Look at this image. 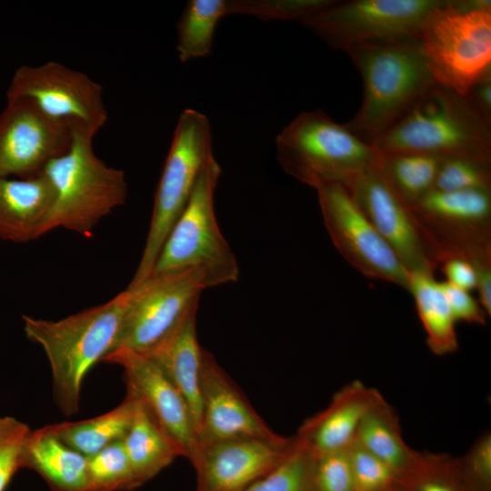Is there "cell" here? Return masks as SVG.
Returning a JSON list of instances; mask_svg holds the SVG:
<instances>
[{
  "label": "cell",
  "mask_w": 491,
  "mask_h": 491,
  "mask_svg": "<svg viewBox=\"0 0 491 491\" xmlns=\"http://www.w3.org/2000/svg\"><path fill=\"white\" fill-rule=\"evenodd\" d=\"M130 291L59 320L23 316L26 337L39 345L49 362L55 400L66 416L78 412L83 382L109 354L117 339Z\"/></svg>",
  "instance_id": "obj_1"
},
{
  "label": "cell",
  "mask_w": 491,
  "mask_h": 491,
  "mask_svg": "<svg viewBox=\"0 0 491 491\" xmlns=\"http://www.w3.org/2000/svg\"><path fill=\"white\" fill-rule=\"evenodd\" d=\"M95 135L85 126H74L69 149L51 160L43 170L54 191L43 235L63 228L92 237L98 223L125 204L128 195L125 175L95 155L93 146Z\"/></svg>",
  "instance_id": "obj_2"
},
{
  "label": "cell",
  "mask_w": 491,
  "mask_h": 491,
  "mask_svg": "<svg viewBox=\"0 0 491 491\" xmlns=\"http://www.w3.org/2000/svg\"><path fill=\"white\" fill-rule=\"evenodd\" d=\"M372 145L379 153L466 155L491 162V120L466 95L436 83Z\"/></svg>",
  "instance_id": "obj_3"
},
{
  "label": "cell",
  "mask_w": 491,
  "mask_h": 491,
  "mask_svg": "<svg viewBox=\"0 0 491 491\" xmlns=\"http://www.w3.org/2000/svg\"><path fill=\"white\" fill-rule=\"evenodd\" d=\"M346 54L360 72L363 100L345 125L372 145L436 82L417 40L362 46Z\"/></svg>",
  "instance_id": "obj_4"
},
{
  "label": "cell",
  "mask_w": 491,
  "mask_h": 491,
  "mask_svg": "<svg viewBox=\"0 0 491 491\" xmlns=\"http://www.w3.org/2000/svg\"><path fill=\"white\" fill-rule=\"evenodd\" d=\"M276 149L282 169L315 189L332 183L346 185L376 167L380 156L372 145L322 110L295 117L277 135Z\"/></svg>",
  "instance_id": "obj_5"
},
{
  "label": "cell",
  "mask_w": 491,
  "mask_h": 491,
  "mask_svg": "<svg viewBox=\"0 0 491 491\" xmlns=\"http://www.w3.org/2000/svg\"><path fill=\"white\" fill-rule=\"evenodd\" d=\"M417 42L435 82L466 95L491 69V1L444 0L425 19Z\"/></svg>",
  "instance_id": "obj_6"
},
{
  "label": "cell",
  "mask_w": 491,
  "mask_h": 491,
  "mask_svg": "<svg viewBox=\"0 0 491 491\" xmlns=\"http://www.w3.org/2000/svg\"><path fill=\"white\" fill-rule=\"evenodd\" d=\"M220 175V165L213 155L170 230L151 275L195 269L203 275L206 288L237 281L238 263L215 213L214 196Z\"/></svg>",
  "instance_id": "obj_7"
},
{
  "label": "cell",
  "mask_w": 491,
  "mask_h": 491,
  "mask_svg": "<svg viewBox=\"0 0 491 491\" xmlns=\"http://www.w3.org/2000/svg\"><path fill=\"white\" fill-rule=\"evenodd\" d=\"M213 155L208 118L195 109L184 110L157 185L142 256L129 286L151 275L170 230L188 203L203 167Z\"/></svg>",
  "instance_id": "obj_8"
},
{
  "label": "cell",
  "mask_w": 491,
  "mask_h": 491,
  "mask_svg": "<svg viewBox=\"0 0 491 491\" xmlns=\"http://www.w3.org/2000/svg\"><path fill=\"white\" fill-rule=\"evenodd\" d=\"M444 0L334 1L298 22L330 47L349 50L417 40L426 16Z\"/></svg>",
  "instance_id": "obj_9"
},
{
  "label": "cell",
  "mask_w": 491,
  "mask_h": 491,
  "mask_svg": "<svg viewBox=\"0 0 491 491\" xmlns=\"http://www.w3.org/2000/svg\"><path fill=\"white\" fill-rule=\"evenodd\" d=\"M410 208L438 266L456 256L491 275V190H433Z\"/></svg>",
  "instance_id": "obj_10"
},
{
  "label": "cell",
  "mask_w": 491,
  "mask_h": 491,
  "mask_svg": "<svg viewBox=\"0 0 491 491\" xmlns=\"http://www.w3.org/2000/svg\"><path fill=\"white\" fill-rule=\"evenodd\" d=\"M127 288L130 297L112 351L148 350L198 304L201 292L206 286L198 270L188 269L151 275Z\"/></svg>",
  "instance_id": "obj_11"
},
{
  "label": "cell",
  "mask_w": 491,
  "mask_h": 491,
  "mask_svg": "<svg viewBox=\"0 0 491 491\" xmlns=\"http://www.w3.org/2000/svg\"><path fill=\"white\" fill-rule=\"evenodd\" d=\"M7 99H25L52 119L97 132L108 119L101 85L58 62L22 65L14 73Z\"/></svg>",
  "instance_id": "obj_12"
},
{
  "label": "cell",
  "mask_w": 491,
  "mask_h": 491,
  "mask_svg": "<svg viewBox=\"0 0 491 491\" xmlns=\"http://www.w3.org/2000/svg\"><path fill=\"white\" fill-rule=\"evenodd\" d=\"M326 231L340 255L368 278L407 291L408 273L364 215L348 188L332 183L316 189Z\"/></svg>",
  "instance_id": "obj_13"
},
{
  "label": "cell",
  "mask_w": 491,
  "mask_h": 491,
  "mask_svg": "<svg viewBox=\"0 0 491 491\" xmlns=\"http://www.w3.org/2000/svg\"><path fill=\"white\" fill-rule=\"evenodd\" d=\"M74 125L50 118L31 102L7 99L0 113V177L30 178L65 154Z\"/></svg>",
  "instance_id": "obj_14"
},
{
  "label": "cell",
  "mask_w": 491,
  "mask_h": 491,
  "mask_svg": "<svg viewBox=\"0 0 491 491\" xmlns=\"http://www.w3.org/2000/svg\"><path fill=\"white\" fill-rule=\"evenodd\" d=\"M346 186L408 274L435 275L438 262L434 249L411 208L389 187L378 165Z\"/></svg>",
  "instance_id": "obj_15"
},
{
  "label": "cell",
  "mask_w": 491,
  "mask_h": 491,
  "mask_svg": "<svg viewBox=\"0 0 491 491\" xmlns=\"http://www.w3.org/2000/svg\"><path fill=\"white\" fill-rule=\"evenodd\" d=\"M296 436L236 438L199 446L191 463L195 491H244L277 466L290 453Z\"/></svg>",
  "instance_id": "obj_16"
},
{
  "label": "cell",
  "mask_w": 491,
  "mask_h": 491,
  "mask_svg": "<svg viewBox=\"0 0 491 491\" xmlns=\"http://www.w3.org/2000/svg\"><path fill=\"white\" fill-rule=\"evenodd\" d=\"M101 362L122 367L126 394L136 398L172 438L182 457L192 463L198 451V439L191 412L175 386L146 355L130 349H116Z\"/></svg>",
  "instance_id": "obj_17"
},
{
  "label": "cell",
  "mask_w": 491,
  "mask_h": 491,
  "mask_svg": "<svg viewBox=\"0 0 491 491\" xmlns=\"http://www.w3.org/2000/svg\"><path fill=\"white\" fill-rule=\"evenodd\" d=\"M199 391V446L228 439L279 436L265 423L212 354L204 348Z\"/></svg>",
  "instance_id": "obj_18"
},
{
  "label": "cell",
  "mask_w": 491,
  "mask_h": 491,
  "mask_svg": "<svg viewBox=\"0 0 491 491\" xmlns=\"http://www.w3.org/2000/svg\"><path fill=\"white\" fill-rule=\"evenodd\" d=\"M383 398L378 390L355 380L337 391L327 407L304 421L296 435L315 456L345 449L366 414Z\"/></svg>",
  "instance_id": "obj_19"
},
{
  "label": "cell",
  "mask_w": 491,
  "mask_h": 491,
  "mask_svg": "<svg viewBox=\"0 0 491 491\" xmlns=\"http://www.w3.org/2000/svg\"><path fill=\"white\" fill-rule=\"evenodd\" d=\"M198 304L160 341L144 353L162 370L185 399L196 434L200 417L199 376L203 348L196 336Z\"/></svg>",
  "instance_id": "obj_20"
},
{
  "label": "cell",
  "mask_w": 491,
  "mask_h": 491,
  "mask_svg": "<svg viewBox=\"0 0 491 491\" xmlns=\"http://www.w3.org/2000/svg\"><path fill=\"white\" fill-rule=\"evenodd\" d=\"M53 200L43 172L30 178L0 177V239L21 244L43 236Z\"/></svg>",
  "instance_id": "obj_21"
},
{
  "label": "cell",
  "mask_w": 491,
  "mask_h": 491,
  "mask_svg": "<svg viewBox=\"0 0 491 491\" xmlns=\"http://www.w3.org/2000/svg\"><path fill=\"white\" fill-rule=\"evenodd\" d=\"M21 467L35 470L54 491L88 490L87 456L64 443L49 426L29 432Z\"/></svg>",
  "instance_id": "obj_22"
},
{
  "label": "cell",
  "mask_w": 491,
  "mask_h": 491,
  "mask_svg": "<svg viewBox=\"0 0 491 491\" xmlns=\"http://www.w3.org/2000/svg\"><path fill=\"white\" fill-rule=\"evenodd\" d=\"M123 445L138 486L182 456L176 444L139 401Z\"/></svg>",
  "instance_id": "obj_23"
},
{
  "label": "cell",
  "mask_w": 491,
  "mask_h": 491,
  "mask_svg": "<svg viewBox=\"0 0 491 491\" xmlns=\"http://www.w3.org/2000/svg\"><path fill=\"white\" fill-rule=\"evenodd\" d=\"M407 291L413 296L430 351L436 356L456 352L458 349L456 322L435 275L408 274Z\"/></svg>",
  "instance_id": "obj_24"
},
{
  "label": "cell",
  "mask_w": 491,
  "mask_h": 491,
  "mask_svg": "<svg viewBox=\"0 0 491 491\" xmlns=\"http://www.w3.org/2000/svg\"><path fill=\"white\" fill-rule=\"evenodd\" d=\"M355 439L388 466L396 478L413 466L419 452L406 445L399 417L385 398L366 414Z\"/></svg>",
  "instance_id": "obj_25"
},
{
  "label": "cell",
  "mask_w": 491,
  "mask_h": 491,
  "mask_svg": "<svg viewBox=\"0 0 491 491\" xmlns=\"http://www.w3.org/2000/svg\"><path fill=\"white\" fill-rule=\"evenodd\" d=\"M138 401L126 394L114 409L82 421L49 425L50 429L67 446L85 456L124 438L135 417Z\"/></svg>",
  "instance_id": "obj_26"
},
{
  "label": "cell",
  "mask_w": 491,
  "mask_h": 491,
  "mask_svg": "<svg viewBox=\"0 0 491 491\" xmlns=\"http://www.w3.org/2000/svg\"><path fill=\"white\" fill-rule=\"evenodd\" d=\"M379 154L378 168L382 176L409 207L435 189L442 156L406 151Z\"/></svg>",
  "instance_id": "obj_27"
},
{
  "label": "cell",
  "mask_w": 491,
  "mask_h": 491,
  "mask_svg": "<svg viewBox=\"0 0 491 491\" xmlns=\"http://www.w3.org/2000/svg\"><path fill=\"white\" fill-rule=\"evenodd\" d=\"M229 15L232 0H189L177 23L179 60L185 63L210 55L216 25Z\"/></svg>",
  "instance_id": "obj_28"
},
{
  "label": "cell",
  "mask_w": 491,
  "mask_h": 491,
  "mask_svg": "<svg viewBox=\"0 0 491 491\" xmlns=\"http://www.w3.org/2000/svg\"><path fill=\"white\" fill-rule=\"evenodd\" d=\"M394 491H469L457 476L453 456L418 452L413 466L398 476Z\"/></svg>",
  "instance_id": "obj_29"
},
{
  "label": "cell",
  "mask_w": 491,
  "mask_h": 491,
  "mask_svg": "<svg viewBox=\"0 0 491 491\" xmlns=\"http://www.w3.org/2000/svg\"><path fill=\"white\" fill-rule=\"evenodd\" d=\"M295 436V445L286 458L244 491H316L315 455L296 434Z\"/></svg>",
  "instance_id": "obj_30"
},
{
  "label": "cell",
  "mask_w": 491,
  "mask_h": 491,
  "mask_svg": "<svg viewBox=\"0 0 491 491\" xmlns=\"http://www.w3.org/2000/svg\"><path fill=\"white\" fill-rule=\"evenodd\" d=\"M87 491L129 490L138 486L123 439L87 457Z\"/></svg>",
  "instance_id": "obj_31"
},
{
  "label": "cell",
  "mask_w": 491,
  "mask_h": 491,
  "mask_svg": "<svg viewBox=\"0 0 491 491\" xmlns=\"http://www.w3.org/2000/svg\"><path fill=\"white\" fill-rule=\"evenodd\" d=\"M434 190H491V162L466 155L444 156Z\"/></svg>",
  "instance_id": "obj_32"
},
{
  "label": "cell",
  "mask_w": 491,
  "mask_h": 491,
  "mask_svg": "<svg viewBox=\"0 0 491 491\" xmlns=\"http://www.w3.org/2000/svg\"><path fill=\"white\" fill-rule=\"evenodd\" d=\"M453 464L469 491H491L490 431H483L466 454L453 457Z\"/></svg>",
  "instance_id": "obj_33"
},
{
  "label": "cell",
  "mask_w": 491,
  "mask_h": 491,
  "mask_svg": "<svg viewBox=\"0 0 491 491\" xmlns=\"http://www.w3.org/2000/svg\"><path fill=\"white\" fill-rule=\"evenodd\" d=\"M346 449L357 491H386L394 488L396 476L383 461L356 439Z\"/></svg>",
  "instance_id": "obj_34"
},
{
  "label": "cell",
  "mask_w": 491,
  "mask_h": 491,
  "mask_svg": "<svg viewBox=\"0 0 491 491\" xmlns=\"http://www.w3.org/2000/svg\"><path fill=\"white\" fill-rule=\"evenodd\" d=\"M346 448L315 456L316 491H357Z\"/></svg>",
  "instance_id": "obj_35"
},
{
  "label": "cell",
  "mask_w": 491,
  "mask_h": 491,
  "mask_svg": "<svg viewBox=\"0 0 491 491\" xmlns=\"http://www.w3.org/2000/svg\"><path fill=\"white\" fill-rule=\"evenodd\" d=\"M30 431L25 423L0 415V491H5L21 468V451Z\"/></svg>",
  "instance_id": "obj_36"
},
{
  "label": "cell",
  "mask_w": 491,
  "mask_h": 491,
  "mask_svg": "<svg viewBox=\"0 0 491 491\" xmlns=\"http://www.w3.org/2000/svg\"><path fill=\"white\" fill-rule=\"evenodd\" d=\"M330 0H241L240 14L264 20H296L327 5Z\"/></svg>",
  "instance_id": "obj_37"
},
{
  "label": "cell",
  "mask_w": 491,
  "mask_h": 491,
  "mask_svg": "<svg viewBox=\"0 0 491 491\" xmlns=\"http://www.w3.org/2000/svg\"><path fill=\"white\" fill-rule=\"evenodd\" d=\"M440 283L456 322L486 325L487 315L470 292L454 286L446 281Z\"/></svg>",
  "instance_id": "obj_38"
},
{
  "label": "cell",
  "mask_w": 491,
  "mask_h": 491,
  "mask_svg": "<svg viewBox=\"0 0 491 491\" xmlns=\"http://www.w3.org/2000/svg\"><path fill=\"white\" fill-rule=\"evenodd\" d=\"M446 277V282L458 288L470 292L476 289L477 275L473 265L461 257H447L438 266Z\"/></svg>",
  "instance_id": "obj_39"
},
{
  "label": "cell",
  "mask_w": 491,
  "mask_h": 491,
  "mask_svg": "<svg viewBox=\"0 0 491 491\" xmlns=\"http://www.w3.org/2000/svg\"><path fill=\"white\" fill-rule=\"evenodd\" d=\"M466 96L486 118L491 120V69L475 82Z\"/></svg>",
  "instance_id": "obj_40"
},
{
  "label": "cell",
  "mask_w": 491,
  "mask_h": 491,
  "mask_svg": "<svg viewBox=\"0 0 491 491\" xmlns=\"http://www.w3.org/2000/svg\"><path fill=\"white\" fill-rule=\"evenodd\" d=\"M386 491H394V488H392V489H389V490H386Z\"/></svg>",
  "instance_id": "obj_41"
}]
</instances>
